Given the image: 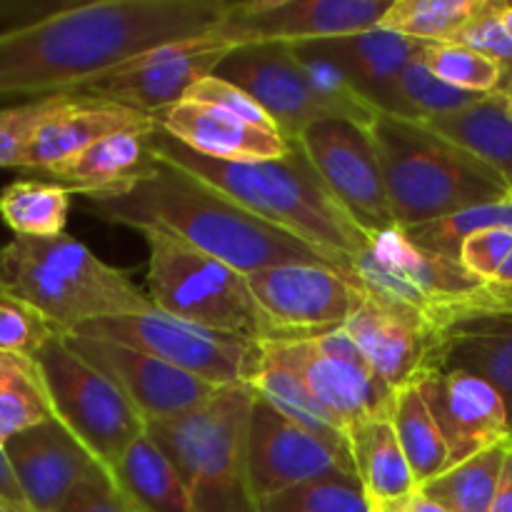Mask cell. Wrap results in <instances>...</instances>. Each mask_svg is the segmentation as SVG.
Returning <instances> with one entry per match:
<instances>
[{"label": "cell", "mask_w": 512, "mask_h": 512, "mask_svg": "<svg viewBox=\"0 0 512 512\" xmlns=\"http://www.w3.org/2000/svg\"><path fill=\"white\" fill-rule=\"evenodd\" d=\"M225 10L223 0L0 3V100L78 93L150 50L208 38Z\"/></svg>", "instance_id": "6da1fadb"}, {"label": "cell", "mask_w": 512, "mask_h": 512, "mask_svg": "<svg viewBox=\"0 0 512 512\" xmlns=\"http://www.w3.org/2000/svg\"><path fill=\"white\" fill-rule=\"evenodd\" d=\"M85 208L105 223L168 230L243 275L295 263L328 265L348 273L328 253L265 223L233 198L160 158H155L153 168L133 188L105 198H88Z\"/></svg>", "instance_id": "7a4b0ae2"}, {"label": "cell", "mask_w": 512, "mask_h": 512, "mask_svg": "<svg viewBox=\"0 0 512 512\" xmlns=\"http://www.w3.org/2000/svg\"><path fill=\"white\" fill-rule=\"evenodd\" d=\"M150 150L155 158L195 175L265 223L328 253L350 275L353 260L370 245V233H365L325 188L298 140H290V153L285 158L223 163L193 153L158 125L150 135Z\"/></svg>", "instance_id": "3957f363"}, {"label": "cell", "mask_w": 512, "mask_h": 512, "mask_svg": "<svg viewBox=\"0 0 512 512\" xmlns=\"http://www.w3.org/2000/svg\"><path fill=\"white\" fill-rule=\"evenodd\" d=\"M0 293L38 310L60 335L85 323L148 313L153 300L120 270L100 260L73 235L20 238L0 248Z\"/></svg>", "instance_id": "277c9868"}, {"label": "cell", "mask_w": 512, "mask_h": 512, "mask_svg": "<svg viewBox=\"0 0 512 512\" xmlns=\"http://www.w3.org/2000/svg\"><path fill=\"white\" fill-rule=\"evenodd\" d=\"M370 138L398 228H415L512 195L503 175L423 123L380 113Z\"/></svg>", "instance_id": "5b68a950"}, {"label": "cell", "mask_w": 512, "mask_h": 512, "mask_svg": "<svg viewBox=\"0 0 512 512\" xmlns=\"http://www.w3.org/2000/svg\"><path fill=\"white\" fill-rule=\"evenodd\" d=\"M253 400V385H233L183 418L145 425L183 475L195 512H260L245 450Z\"/></svg>", "instance_id": "8992f818"}, {"label": "cell", "mask_w": 512, "mask_h": 512, "mask_svg": "<svg viewBox=\"0 0 512 512\" xmlns=\"http://www.w3.org/2000/svg\"><path fill=\"white\" fill-rule=\"evenodd\" d=\"M133 230L143 235L148 245L145 293L155 308L203 328L243 335L255 343L273 340L268 320L250 290L248 275L163 228L138 225Z\"/></svg>", "instance_id": "52a82bcc"}, {"label": "cell", "mask_w": 512, "mask_h": 512, "mask_svg": "<svg viewBox=\"0 0 512 512\" xmlns=\"http://www.w3.org/2000/svg\"><path fill=\"white\" fill-rule=\"evenodd\" d=\"M70 335L110 340L143 350L215 388L253 385L263 365V343L203 328L158 308L148 313L93 320Z\"/></svg>", "instance_id": "ba28073f"}, {"label": "cell", "mask_w": 512, "mask_h": 512, "mask_svg": "<svg viewBox=\"0 0 512 512\" xmlns=\"http://www.w3.org/2000/svg\"><path fill=\"white\" fill-rule=\"evenodd\" d=\"M55 418L95 455L105 470L145 433V420L128 395L95 365L80 358L63 335H55L38 355Z\"/></svg>", "instance_id": "9c48e42d"}, {"label": "cell", "mask_w": 512, "mask_h": 512, "mask_svg": "<svg viewBox=\"0 0 512 512\" xmlns=\"http://www.w3.org/2000/svg\"><path fill=\"white\" fill-rule=\"evenodd\" d=\"M353 275L365 293L423 313L435 333L460 300L483 288L460 260L420 248L403 228L370 235L368 248L353 260Z\"/></svg>", "instance_id": "30bf717a"}, {"label": "cell", "mask_w": 512, "mask_h": 512, "mask_svg": "<svg viewBox=\"0 0 512 512\" xmlns=\"http://www.w3.org/2000/svg\"><path fill=\"white\" fill-rule=\"evenodd\" d=\"M263 350L293 370L348 430L393 415L395 390L378 378L345 330L308 340L263 343Z\"/></svg>", "instance_id": "8fae6325"}, {"label": "cell", "mask_w": 512, "mask_h": 512, "mask_svg": "<svg viewBox=\"0 0 512 512\" xmlns=\"http://www.w3.org/2000/svg\"><path fill=\"white\" fill-rule=\"evenodd\" d=\"M273 340H308L343 330L363 303L353 275L328 265H278L248 275Z\"/></svg>", "instance_id": "7c38bea8"}, {"label": "cell", "mask_w": 512, "mask_h": 512, "mask_svg": "<svg viewBox=\"0 0 512 512\" xmlns=\"http://www.w3.org/2000/svg\"><path fill=\"white\" fill-rule=\"evenodd\" d=\"M393 0H250L228 3L213 38L233 45L318 43L380 28Z\"/></svg>", "instance_id": "4fadbf2b"}, {"label": "cell", "mask_w": 512, "mask_h": 512, "mask_svg": "<svg viewBox=\"0 0 512 512\" xmlns=\"http://www.w3.org/2000/svg\"><path fill=\"white\" fill-rule=\"evenodd\" d=\"M298 145L325 188L365 233L398 228L370 130L348 120L325 118L308 125Z\"/></svg>", "instance_id": "5bb4252c"}, {"label": "cell", "mask_w": 512, "mask_h": 512, "mask_svg": "<svg viewBox=\"0 0 512 512\" xmlns=\"http://www.w3.org/2000/svg\"><path fill=\"white\" fill-rule=\"evenodd\" d=\"M230 50L233 45L213 35L150 50L80 88L78 95L123 105V108L158 118L163 110L180 103L200 78L213 75V70Z\"/></svg>", "instance_id": "9a60e30c"}, {"label": "cell", "mask_w": 512, "mask_h": 512, "mask_svg": "<svg viewBox=\"0 0 512 512\" xmlns=\"http://www.w3.org/2000/svg\"><path fill=\"white\" fill-rule=\"evenodd\" d=\"M245 450H248L250 488L258 505L310 480L328 478L335 473L355 475V465L350 460L278 413L258 393L250 408Z\"/></svg>", "instance_id": "2e32d148"}, {"label": "cell", "mask_w": 512, "mask_h": 512, "mask_svg": "<svg viewBox=\"0 0 512 512\" xmlns=\"http://www.w3.org/2000/svg\"><path fill=\"white\" fill-rule=\"evenodd\" d=\"M63 338L80 358L103 370L128 395L145 425L183 418L208 405L223 390L128 345L80 338V335H63Z\"/></svg>", "instance_id": "e0dca14e"}, {"label": "cell", "mask_w": 512, "mask_h": 512, "mask_svg": "<svg viewBox=\"0 0 512 512\" xmlns=\"http://www.w3.org/2000/svg\"><path fill=\"white\" fill-rule=\"evenodd\" d=\"M415 385L448 443L450 468L495 445L512 443L508 408L488 380L465 370L428 368Z\"/></svg>", "instance_id": "ac0fdd59"}, {"label": "cell", "mask_w": 512, "mask_h": 512, "mask_svg": "<svg viewBox=\"0 0 512 512\" xmlns=\"http://www.w3.org/2000/svg\"><path fill=\"white\" fill-rule=\"evenodd\" d=\"M213 75L245 90L273 118L285 140H298L308 125L328 118L310 90L293 45H238L220 60Z\"/></svg>", "instance_id": "d6986e66"}, {"label": "cell", "mask_w": 512, "mask_h": 512, "mask_svg": "<svg viewBox=\"0 0 512 512\" xmlns=\"http://www.w3.org/2000/svg\"><path fill=\"white\" fill-rule=\"evenodd\" d=\"M3 450L30 512H55L90 473L103 468L58 418L13 435Z\"/></svg>", "instance_id": "ffe728a7"}, {"label": "cell", "mask_w": 512, "mask_h": 512, "mask_svg": "<svg viewBox=\"0 0 512 512\" xmlns=\"http://www.w3.org/2000/svg\"><path fill=\"white\" fill-rule=\"evenodd\" d=\"M343 330L393 390L415 383L435 345V328L423 313L370 293L363 295Z\"/></svg>", "instance_id": "44dd1931"}, {"label": "cell", "mask_w": 512, "mask_h": 512, "mask_svg": "<svg viewBox=\"0 0 512 512\" xmlns=\"http://www.w3.org/2000/svg\"><path fill=\"white\" fill-rule=\"evenodd\" d=\"M465 370L488 380L508 408L512 433V313L473 310L445 320L423 370Z\"/></svg>", "instance_id": "7402d4cb"}, {"label": "cell", "mask_w": 512, "mask_h": 512, "mask_svg": "<svg viewBox=\"0 0 512 512\" xmlns=\"http://www.w3.org/2000/svg\"><path fill=\"white\" fill-rule=\"evenodd\" d=\"M158 125L193 153L223 163H260L290 153V140L280 133L255 128L230 110L198 100H180L163 110Z\"/></svg>", "instance_id": "603a6c76"}, {"label": "cell", "mask_w": 512, "mask_h": 512, "mask_svg": "<svg viewBox=\"0 0 512 512\" xmlns=\"http://www.w3.org/2000/svg\"><path fill=\"white\" fill-rule=\"evenodd\" d=\"M155 128H158V118L153 115L75 93L65 108H60L40 125L18 170L28 175L43 173L55 165L68 163L70 158L108 135Z\"/></svg>", "instance_id": "cb8c5ba5"}, {"label": "cell", "mask_w": 512, "mask_h": 512, "mask_svg": "<svg viewBox=\"0 0 512 512\" xmlns=\"http://www.w3.org/2000/svg\"><path fill=\"white\" fill-rule=\"evenodd\" d=\"M320 48L345 70L350 83L380 113L400 118V78L418 58L423 43L385 28L365 30L348 38L318 40Z\"/></svg>", "instance_id": "d4e9b609"}, {"label": "cell", "mask_w": 512, "mask_h": 512, "mask_svg": "<svg viewBox=\"0 0 512 512\" xmlns=\"http://www.w3.org/2000/svg\"><path fill=\"white\" fill-rule=\"evenodd\" d=\"M155 130H125V133L108 135L70 158L68 163H60L43 173H30L28 178L63 185L65 190L83 195L85 200L118 195L133 188L155 165V155L150 150V135Z\"/></svg>", "instance_id": "484cf974"}, {"label": "cell", "mask_w": 512, "mask_h": 512, "mask_svg": "<svg viewBox=\"0 0 512 512\" xmlns=\"http://www.w3.org/2000/svg\"><path fill=\"white\" fill-rule=\"evenodd\" d=\"M108 473L138 512H195L183 475L148 433L140 435Z\"/></svg>", "instance_id": "4316f807"}, {"label": "cell", "mask_w": 512, "mask_h": 512, "mask_svg": "<svg viewBox=\"0 0 512 512\" xmlns=\"http://www.w3.org/2000/svg\"><path fill=\"white\" fill-rule=\"evenodd\" d=\"M355 475L370 505H393L418 490L390 418L368 420L350 430Z\"/></svg>", "instance_id": "83f0119b"}, {"label": "cell", "mask_w": 512, "mask_h": 512, "mask_svg": "<svg viewBox=\"0 0 512 512\" xmlns=\"http://www.w3.org/2000/svg\"><path fill=\"white\" fill-rule=\"evenodd\" d=\"M255 393L263 400H268L278 413L298 423L315 438L323 440L330 450L343 455L345 460L353 463V453H350V430L335 418L318 398L308 390V385L298 378L290 368L283 363L265 355L263 350V365H260L258 378L253 380Z\"/></svg>", "instance_id": "f1b7e54d"}, {"label": "cell", "mask_w": 512, "mask_h": 512, "mask_svg": "<svg viewBox=\"0 0 512 512\" xmlns=\"http://www.w3.org/2000/svg\"><path fill=\"white\" fill-rule=\"evenodd\" d=\"M423 125L483 160L512 188V120L500 105L498 93L483 95L478 103Z\"/></svg>", "instance_id": "f546056e"}, {"label": "cell", "mask_w": 512, "mask_h": 512, "mask_svg": "<svg viewBox=\"0 0 512 512\" xmlns=\"http://www.w3.org/2000/svg\"><path fill=\"white\" fill-rule=\"evenodd\" d=\"M390 423H393L418 488H423L425 483H430L450 468L448 443H445L418 385L408 383L395 390Z\"/></svg>", "instance_id": "4dcf8cb0"}, {"label": "cell", "mask_w": 512, "mask_h": 512, "mask_svg": "<svg viewBox=\"0 0 512 512\" xmlns=\"http://www.w3.org/2000/svg\"><path fill=\"white\" fill-rule=\"evenodd\" d=\"M73 193L40 178H20L0 190V220L20 238L65 233Z\"/></svg>", "instance_id": "1f68e13d"}, {"label": "cell", "mask_w": 512, "mask_h": 512, "mask_svg": "<svg viewBox=\"0 0 512 512\" xmlns=\"http://www.w3.org/2000/svg\"><path fill=\"white\" fill-rule=\"evenodd\" d=\"M508 453L510 443L495 445L453 465L418 490L450 512H490Z\"/></svg>", "instance_id": "d6a6232c"}, {"label": "cell", "mask_w": 512, "mask_h": 512, "mask_svg": "<svg viewBox=\"0 0 512 512\" xmlns=\"http://www.w3.org/2000/svg\"><path fill=\"white\" fill-rule=\"evenodd\" d=\"M50 418L55 410L40 365L0 350V445Z\"/></svg>", "instance_id": "836d02e7"}, {"label": "cell", "mask_w": 512, "mask_h": 512, "mask_svg": "<svg viewBox=\"0 0 512 512\" xmlns=\"http://www.w3.org/2000/svg\"><path fill=\"white\" fill-rule=\"evenodd\" d=\"M293 53L303 68L305 78H308L315 100L328 118L348 120V123L360 125L365 130L373 128L380 110L360 95V90L350 83L345 70L318 43L293 45Z\"/></svg>", "instance_id": "e575fe53"}, {"label": "cell", "mask_w": 512, "mask_h": 512, "mask_svg": "<svg viewBox=\"0 0 512 512\" xmlns=\"http://www.w3.org/2000/svg\"><path fill=\"white\" fill-rule=\"evenodd\" d=\"M485 0H393L380 28L420 43H453Z\"/></svg>", "instance_id": "d590c367"}, {"label": "cell", "mask_w": 512, "mask_h": 512, "mask_svg": "<svg viewBox=\"0 0 512 512\" xmlns=\"http://www.w3.org/2000/svg\"><path fill=\"white\" fill-rule=\"evenodd\" d=\"M420 60L443 83L475 95L495 93L510 80L503 65L463 43H423Z\"/></svg>", "instance_id": "8d00e7d4"}, {"label": "cell", "mask_w": 512, "mask_h": 512, "mask_svg": "<svg viewBox=\"0 0 512 512\" xmlns=\"http://www.w3.org/2000/svg\"><path fill=\"white\" fill-rule=\"evenodd\" d=\"M490 228H510L512 230V195L498 203L475 205V208L458 210L445 218L430 220V223L408 228V238L415 245L433 253L445 255V258L460 260V248L470 235Z\"/></svg>", "instance_id": "74e56055"}, {"label": "cell", "mask_w": 512, "mask_h": 512, "mask_svg": "<svg viewBox=\"0 0 512 512\" xmlns=\"http://www.w3.org/2000/svg\"><path fill=\"white\" fill-rule=\"evenodd\" d=\"M400 118L415 120V123H428L433 118H443V115L458 113V110L468 108V105L478 103L483 95L468 93V90L453 88V85L443 83L438 75L430 73L425 63L418 58L405 68L403 78H400Z\"/></svg>", "instance_id": "f35d334b"}, {"label": "cell", "mask_w": 512, "mask_h": 512, "mask_svg": "<svg viewBox=\"0 0 512 512\" xmlns=\"http://www.w3.org/2000/svg\"><path fill=\"white\" fill-rule=\"evenodd\" d=\"M260 512H370V505L358 475L335 473L265 500Z\"/></svg>", "instance_id": "ab89813d"}, {"label": "cell", "mask_w": 512, "mask_h": 512, "mask_svg": "<svg viewBox=\"0 0 512 512\" xmlns=\"http://www.w3.org/2000/svg\"><path fill=\"white\" fill-rule=\"evenodd\" d=\"M75 93L50 95V98L25 100V103L0 108V170L20 168L28 145L33 143L40 125L73 100Z\"/></svg>", "instance_id": "60d3db41"}, {"label": "cell", "mask_w": 512, "mask_h": 512, "mask_svg": "<svg viewBox=\"0 0 512 512\" xmlns=\"http://www.w3.org/2000/svg\"><path fill=\"white\" fill-rule=\"evenodd\" d=\"M60 335L43 315L28 303L0 293V350L33 358Z\"/></svg>", "instance_id": "b9f144b4"}, {"label": "cell", "mask_w": 512, "mask_h": 512, "mask_svg": "<svg viewBox=\"0 0 512 512\" xmlns=\"http://www.w3.org/2000/svg\"><path fill=\"white\" fill-rule=\"evenodd\" d=\"M453 43H463L478 53L488 55L495 63L503 65L512 80V33L500 18V8L493 0H485L483 10L465 25ZM508 80V83H510Z\"/></svg>", "instance_id": "7bdbcfd3"}, {"label": "cell", "mask_w": 512, "mask_h": 512, "mask_svg": "<svg viewBox=\"0 0 512 512\" xmlns=\"http://www.w3.org/2000/svg\"><path fill=\"white\" fill-rule=\"evenodd\" d=\"M183 100H198V103H210V105H218V108L230 110L233 115L243 118L245 123L255 125L260 130H268V133H280L278 125L273 123L268 113L250 98L245 90H240L238 85L228 83L223 78H215V75H205L200 78L193 88L185 93ZM283 135V133H280Z\"/></svg>", "instance_id": "ee69618b"}, {"label": "cell", "mask_w": 512, "mask_h": 512, "mask_svg": "<svg viewBox=\"0 0 512 512\" xmlns=\"http://www.w3.org/2000/svg\"><path fill=\"white\" fill-rule=\"evenodd\" d=\"M512 253V230L510 228H490L470 235L460 248V265L473 275L475 280L488 288L493 285L500 265Z\"/></svg>", "instance_id": "f6af8a7d"}, {"label": "cell", "mask_w": 512, "mask_h": 512, "mask_svg": "<svg viewBox=\"0 0 512 512\" xmlns=\"http://www.w3.org/2000/svg\"><path fill=\"white\" fill-rule=\"evenodd\" d=\"M55 512H138L105 468L90 473Z\"/></svg>", "instance_id": "bcb514c9"}, {"label": "cell", "mask_w": 512, "mask_h": 512, "mask_svg": "<svg viewBox=\"0 0 512 512\" xmlns=\"http://www.w3.org/2000/svg\"><path fill=\"white\" fill-rule=\"evenodd\" d=\"M473 310H495V313H512V290H493V288H480L475 290L473 295H468V298L460 300L458 305H455L453 310H450L448 315H445V320L453 318V315H460V313H473ZM443 320V323H445ZM440 323V325H443Z\"/></svg>", "instance_id": "7dc6e473"}, {"label": "cell", "mask_w": 512, "mask_h": 512, "mask_svg": "<svg viewBox=\"0 0 512 512\" xmlns=\"http://www.w3.org/2000/svg\"><path fill=\"white\" fill-rule=\"evenodd\" d=\"M0 498H3L5 503L13 505L15 510L30 512L28 503H25L23 493H20V488H18V480H15L13 470H10L8 455H5L3 445H0Z\"/></svg>", "instance_id": "c3c4849f"}, {"label": "cell", "mask_w": 512, "mask_h": 512, "mask_svg": "<svg viewBox=\"0 0 512 512\" xmlns=\"http://www.w3.org/2000/svg\"><path fill=\"white\" fill-rule=\"evenodd\" d=\"M370 505V503H368ZM370 512H450L445 510L443 505H438L435 500L425 498L420 490H415L410 498L400 500V503L393 505H370Z\"/></svg>", "instance_id": "681fc988"}, {"label": "cell", "mask_w": 512, "mask_h": 512, "mask_svg": "<svg viewBox=\"0 0 512 512\" xmlns=\"http://www.w3.org/2000/svg\"><path fill=\"white\" fill-rule=\"evenodd\" d=\"M490 512H512V443H510L508 460H505L503 475H500L498 493H495L493 508H490Z\"/></svg>", "instance_id": "f907efd6"}, {"label": "cell", "mask_w": 512, "mask_h": 512, "mask_svg": "<svg viewBox=\"0 0 512 512\" xmlns=\"http://www.w3.org/2000/svg\"><path fill=\"white\" fill-rule=\"evenodd\" d=\"M493 290H512V253L505 258V263L500 265L498 275H495L493 285H488Z\"/></svg>", "instance_id": "816d5d0a"}, {"label": "cell", "mask_w": 512, "mask_h": 512, "mask_svg": "<svg viewBox=\"0 0 512 512\" xmlns=\"http://www.w3.org/2000/svg\"><path fill=\"white\" fill-rule=\"evenodd\" d=\"M495 93H498L500 105H503V110H505V113H508V118L512 120V83L503 85V88L495 90Z\"/></svg>", "instance_id": "f5cc1de1"}, {"label": "cell", "mask_w": 512, "mask_h": 512, "mask_svg": "<svg viewBox=\"0 0 512 512\" xmlns=\"http://www.w3.org/2000/svg\"><path fill=\"white\" fill-rule=\"evenodd\" d=\"M500 8V18H503V23L508 25V30L512 33V3H498Z\"/></svg>", "instance_id": "db71d44e"}, {"label": "cell", "mask_w": 512, "mask_h": 512, "mask_svg": "<svg viewBox=\"0 0 512 512\" xmlns=\"http://www.w3.org/2000/svg\"><path fill=\"white\" fill-rule=\"evenodd\" d=\"M0 512H20V510H15L13 505H10V503H5V500L0 498Z\"/></svg>", "instance_id": "11a10c76"}]
</instances>
